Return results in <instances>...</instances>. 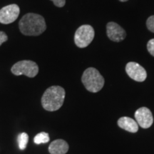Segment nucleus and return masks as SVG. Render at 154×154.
Masks as SVG:
<instances>
[{
  "mask_svg": "<svg viewBox=\"0 0 154 154\" xmlns=\"http://www.w3.org/2000/svg\"><path fill=\"white\" fill-rule=\"evenodd\" d=\"M21 33L25 36H39L47 29L45 19L42 15L28 13L22 17L19 22Z\"/></svg>",
  "mask_w": 154,
  "mask_h": 154,
  "instance_id": "f257e3e1",
  "label": "nucleus"
},
{
  "mask_svg": "<svg viewBox=\"0 0 154 154\" xmlns=\"http://www.w3.org/2000/svg\"><path fill=\"white\" fill-rule=\"evenodd\" d=\"M64 88L59 86L48 88L42 97V105L45 110L55 111L62 106L65 99Z\"/></svg>",
  "mask_w": 154,
  "mask_h": 154,
  "instance_id": "f03ea898",
  "label": "nucleus"
},
{
  "mask_svg": "<svg viewBox=\"0 0 154 154\" xmlns=\"http://www.w3.org/2000/svg\"><path fill=\"white\" fill-rule=\"evenodd\" d=\"M82 82L88 91L92 93L99 92L104 85V79L97 69L89 67L84 71Z\"/></svg>",
  "mask_w": 154,
  "mask_h": 154,
  "instance_id": "7ed1b4c3",
  "label": "nucleus"
},
{
  "mask_svg": "<svg viewBox=\"0 0 154 154\" xmlns=\"http://www.w3.org/2000/svg\"><path fill=\"white\" fill-rule=\"evenodd\" d=\"M11 72L15 76L25 75L29 78H34L38 74V66L33 61L22 60L14 63L11 67Z\"/></svg>",
  "mask_w": 154,
  "mask_h": 154,
  "instance_id": "20e7f679",
  "label": "nucleus"
},
{
  "mask_svg": "<svg viewBox=\"0 0 154 154\" xmlns=\"http://www.w3.org/2000/svg\"><path fill=\"white\" fill-rule=\"evenodd\" d=\"M95 32L91 26L88 24L82 25L77 29L74 35V42L79 48L88 47L93 41Z\"/></svg>",
  "mask_w": 154,
  "mask_h": 154,
  "instance_id": "39448f33",
  "label": "nucleus"
},
{
  "mask_svg": "<svg viewBox=\"0 0 154 154\" xmlns=\"http://www.w3.org/2000/svg\"><path fill=\"white\" fill-rule=\"evenodd\" d=\"M20 9L17 5L12 4L5 6L0 9V23L9 24L13 23L18 18Z\"/></svg>",
  "mask_w": 154,
  "mask_h": 154,
  "instance_id": "423d86ee",
  "label": "nucleus"
},
{
  "mask_svg": "<svg viewBox=\"0 0 154 154\" xmlns=\"http://www.w3.org/2000/svg\"><path fill=\"white\" fill-rule=\"evenodd\" d=\"M127 74L133 80L138 82H144L147 77L145 69L136 62H128L126 66Z\"/></svg>",
  "mask_w": 154,
  "mask_h": 154,
  "instance_id": "0eeeda50",
  "label": "nucleus"
},
{
  "mask_svg": "<svg viewBox=\"0 0 154 154\" xmlns=\"http://www.w3.org/2000/svg\"><path fill=\"white\" fill-rule=\"evenodd\" d=\"M135 118L138 124L143 128H149L152 126L153 117L149 109L141 107L135 112Z\"/></svg>",
  "mask_w": 154,
  "mask_h": 154,
  "instance_id": "6e6552de",
  "label": "nucleus"
},
{
  "mask_svg": "<svg viewBox=\"0 0 154 154\" xmlns=\"http://www.w3.org/2000/svg\"><path fill=\"white\" fill-rule=\"evenodd\" d=\"M106 34L111 41L119 42L126 38V34L125 30L118 24L115 22H109L106 25Z\"/></svg>",
  "mask_w": 154,
  "mask_h": 154,
  "instance_id": "1a4fd4ad",
  "label": "nucleus"
},
{
  "mask_svg": "<svg viewBox=\"0 0 154 154\" xmlns=\"http://www.w3.org/2000/svg\"><path fill=\"white\" fill-rule=\"evenodd\" d=\"M69 144L66 140L57 139L51 143L49 151L51 154H66L69 151Z\"/></svg>",
  "mask_w": 154,
  "mask_h": 154,
  "instance_id": "9d476101",
  "label": "nucleus"
},
{
  "mask_svg": "<svg viewBox=\"0 0 154 154\" xmlns=\"http://www.w3.org/2000/svg\"><path fill=\"white\" fill-rule=\"evenodd\" d=\"M118 126L122 129L131 133H136L138 131V125L136 121L127 116L121 117L118 120Z\"/></svg>",
  "mask_w": 154,
  "mask_h": 154,
  "instance_id": "9b49d317",
  "label": "nucleus"
},
{
  "mask_svg": "<svg viewBox=\"0 0 154 154\" xmlns=\"http://www.w3.org/2000/svg\"><path fill=\"white\" fill-rule=\"evenodd\" d=\"M17 141H18L19 149L21 150H24L26 148L29 141L28 134L24 132L19 134L17 137Z\"/></svg>",
  "mask_w": 154,
  "mask_h": 154,
  "instance_id": "f8f14e48",
  "label": "nucleus"
},
{
  "mask_svg": "<svg viewBox=\"0 0 154 154\" xmlns=\"http://www.w3.org/2000/svg\"><path fill=\"white\" fill-rule=\"evenodd\" d=\"M49 141V136L48 133L41 132L38 134L34 138V142L36 144L47 143Z\"/></svg>",
  "mask_w": 154,
  "mask_h": 154,
  "instance_id": "ddd939ff",
  "label": "nucleus"
},
{
  "mask_svg": "<svg viewBox=\"0 0 154 154\" xmlns=\"http://www.w3.org/2000/svg\"><path fill=\"white\" fill-rule=\"evenodd\" d=\"M146 26H147V28L149 29V30H150L151 32H153L154 33V15L151 16L149 19H147V22H146Z\"/></svg>",
  "mask_w": 154,
  "mask_h": 154,
  "instance_id": "4468645a",
  "label": "nucleus"
},
{
  "mask_svg": "<svg viewBox=\"0 0 154 154\" xmlns=\"http://www.w3.org/2000/svg\"><path fill=\"white\" fill-rule=\"evenodd\" d=\"M147 49L149 52L154 57V38H152L148 42Z\"/></svg>",
  "mask_w": 154,
  "mask_h": 154,
  "instance_id": "2eb2a0df",
  "label": "nucleus"
},
{
  "mask_svg": "<svg viewBox=\"0 0 154 154\" xmlns=\"http://www.w3.org/2000/svg\"><path fill=\"white\" fill-rule=\"evenodd\" d=\"M7 40H8V36H7L5 32L0 31V46H1L4 42H7Z\"/></svg>",
  "mask_w": 154,
  "mask_h": 154,
  "instance_id": "dca6fc26",
  "label": "nucleus"
},
{
  "mask_svg": "<svg viewBox=\"0 0 154 154\" xmlns=\"http://www.w3.org/2000/svg\"><path fill=\"white\" fill-rule=\"evenodd\" d=\"M54 2L56 7H63L66 4V0H51Z\"/></svg>",
  "mask_w": 154,
  "mask_h": 154,
  "instance_id": "f3484780",
  "label": "nucleus"
},
{
  "mask_svg": "<svg viewBox=\"0 0 154 154\" xmlns=\"http://www.w3.org/2000/svg\"><path fill=\"white\" fill-rule=\"evenodd\" d=\"M119 1H120V2H127L128 0H119Z\"/></svg>",
  "mask_w": 154,
  "mask_h": 154,
  "instance_id": "a211bd4d",
  "label": "nucleus"
}]
</instances>
